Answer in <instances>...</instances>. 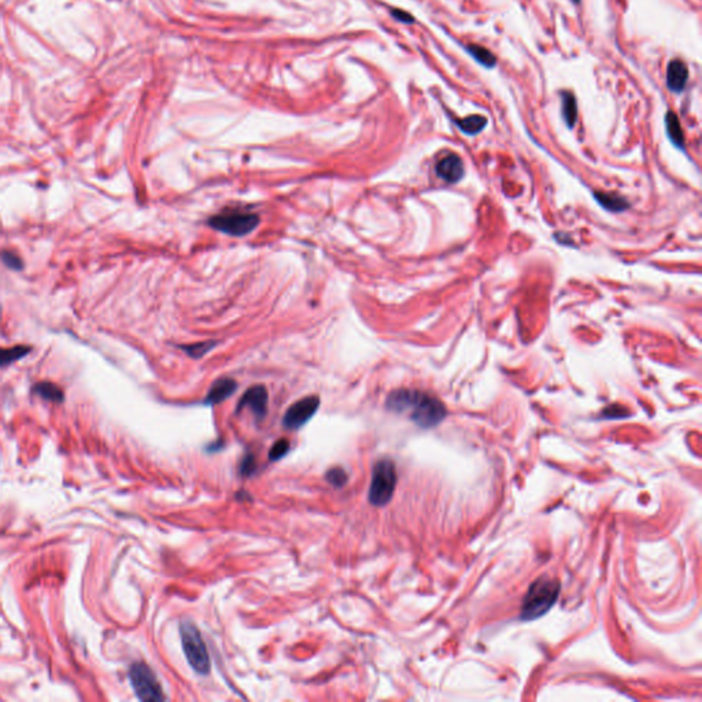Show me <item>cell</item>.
<instances>
[{"mask_svg":"<svg viewBox=\"0 0 702 702\" xmlns=\"http://www.w3.org/2000/svg\"><path fill=\"white\" fill-rule=\"evenodd\" d=\"M214 344H215V342H205V343H198V344L187 346V347H183V349L188 356H191L194 358H201L208 351H210L213 349Z\"/></svg>","mask_w":702,"mask_h":702,"instance_id":"20","label":"cell"},{"mask_svg":"<svg viewBox=\"0 0 702 702\" xmlns=\"http://www.w3.org/2000/svg\"><path fill=\"white\" fill-rule=\"evenodd\" d=\"M255 471H257L255 457L252 454H247L243 458L242 465H241V473H242V476H251Z\"/></svg>","mask_w":702,"mask_h":702,"instance_id":"23","label":"cell"},{"mask_svg":"<svg viewBox=\"0 0 702 702\" xmlns=\"http://www.w3.org/2000/svg\"><path fill=\"white\" fill-rule=\"evenodd\" d=\"M594 198L604 209H607L608 212H613V213H620V212H624L630 208L628 201L619 194L595 192Z\"/></svg>","mask_w":702,"mask_h":702,"instance_id":"12","label":"cell"},{"mask_svg":"<svg viewBox=\"0 0 702 702\" xmlns=\"http://www.w3.org/2000/svg\"><path fill=\"white\" fill-rule=\"evenodd\" d=\"M320 406V398L317 396H310L295 402L284 414L283 426L288 429H298L304 427L306 423L316 414Z\"/></svg>","mask_w":702,"mask_h":702,"instance_id":"7","label":"cell"},{"mask_svg":"<svg viewBox=\"0 0 702 702\" xmlns=\"http://www.w3.org/2000/svg\"><path fill=\"white\" fill-rule=\"evenodd\" d=\"M31 350L29 346H22V344L8 347V349H0V367H7V365L24 358L27 354L31 353Z\"/></svg>","mask_w":702,"mask_h":702,"instance_id":"18","label":"cell"},{"mask_svg":"<svg viewBox=\"0 0 702 702\" xmlns=\"http://www.w3.org/2000/svg\"><path fill=\"white\" fill-rule=\"evenodd\" d=\"M561 584L560 581L550 578L535 580L521 604L520 619L524 621H531L542 617L551 609L560 595Z\"/></svg>","mask_w":702,"mask_h":702,"instance_id":"2","label":"cell"},{"mask_svg":"<svg viewBox=\"0 0 702 702\" xmlns=\"http://www.w3.org/2000/svg\"><path fill=\"white\" fill-rule=\"evenodd\" d=\"M258 224L259 217L257 214L239 209L224 210L209 220V225L212 228L231 236L248 235L258 227Z\"/></svg>","mask_w":702,"mask_h":702,"instance_id":"5","label":"cell"},{"mask_svg":"<svg viewBox=\"0 0 702 702\" xmlns=\"http://www.w3.org/2000/svg\"><path fill=\"white\" fill-rule=\"evenodd\" d=\"M129 679L140 701L158 702L165 700L162 687L158 683L156 676L146 664L135 663L129 670Z\"/></svg>","mask_w":702,"mask_h":702,"instance_id":"6","label":"cell"},{"mask_svg":"<svg viewBox=\"0 0 702 702\" xmlns=\"http://www.w3.org/2000/svg\"><path fill=\"white\" fill-rule=\"evenodd\" d=\"M325 479L327 482L334 486L336 489H342L343 486H346L347 480H349V476L346 473V471L340 466H335V468H331L327 475H325Z\"/></svg>","mask_w":702,"mask_h":702,"instance_id":"19","label":"cell"},{"mask_svg":"<svg viewBox=\"0 0 702 702\" xmlns=\"http://www.w3.org/2000/svg\"><path fill=\"white\" fill-rule=\"evenodd\" d=\"M290 446H291L290 440H287L284 438L278 439L275 445L272 446L271 452H269V459L271 461H277V459L287 456V453L290 452Z\"/></svg>","mask_w":702,"mask_h":702,"instance_id":"21","label":"cell"},{"mask_svg":"<svg viewBox=\"0 0 702 702\" xmlns=\"http://www.w3.org/2000/svg\"><path fill=\"white\" fill-rule=\"evenodd\" d=\"M248 407L258 420H262L268 412V391L264 386H254L248 389L245 396L241 399L236 412H242V409Z\"/></svg>","mask_w":702,"mask_h":702,"instance_id":"8","label":"cell"},{"mask_svg":"<svg viewBox=\"0 0 702 702\" xmlns=\"http://www.w3.org/2000/svg\"><path fill=\"white\" fill-rule=\"evenodd\" d=\"M666 128H667V135L673 143V146L683 150L684 149V135H683V130L680 126V121L673 112H668L666 114Z\"/></svg>","mask_w":702,"mask_h":702,"instance_id":"14","label":"cell"},{"mask_svg":"<svg viewBox=\"0 0 702 702\" xmlns=\"http://www.w3.org/2000/svg\"><path fill=\"white\" fill-rule=\"evenodd\" d=\"M465 51L475 61L478 62L479 65H482L483 67L491 69L497 63V60H495L494 54L490 50H487L486 47H482V46H478V44H468V46H465Z\"/></svg>","mask_w":702,"mask_h":702,"instance_id":"17","label":"cell"},{"mask_svg":"<svg viewBox=\"0 0 702 702\" xmlns=\"http://www.w3.org/2000/svg\"><path fill=\"white\" fill-rule=\"evenodd\" d=\"M393 14H394V17H396V18H398L399 21H402V22H406V24H412V22L414 21L412 15H409L407 13H405V11H400V10H394V13H393Z\"/></svg>","mask_w":702,"mask_h":702,"instance_id":"24","label":"cell"},{"mask_svg":"<svg viewBox=\"0 0 702 702\" xmlns=\"http://www.w3.org/2000/svg\"><path fill=\"white\" fill-rule=\"evenodd\" d=\"M0 257H1V261H3V262L8 266V268H11V269H14V271H20V269H22V266H24V264H22L21 258H20L18 255H15L14 252H11V251H3Z\"/></svg>","mask_w":702,"mask_h":702,"instance_id":"22","label":"cell"},{"mask_svg":"<svg viewBox=\"0 0 702 702\" xmlns=\"http://www.w3.org/2000/svg\"><path fill=\"white\" fill-rule=\"evenodd\" d=\"M183 650L189 666L199 675H209L212 670L210 657L201 631L191 621H183L180 626Z\"/></svg>","mask_w":702,"mask_h":702,"instance_id":"4","label":"cell"},{"mask_svg":"<svg viewBox=\"0 0 702 702\" xmlns=\"http://www.w3.org/2000/svg\"><path fill=\"white\" fill-rule=\"evenodd\" d=\"M238 384L235 380L232 379H220L214 383L208 394V397L205 399L206 403L209 405H217V403H221L224 402L225 399L231 397L235 390H236Z\"/></svg>","mask_w":702,"mask_h":702,"instance_id":"11","label":"cell"},{"mask_svg":"<svg viewBox=\"0 0 702 702\" xmlns=\"http://www.w3.org/2000/svg\"><path fill=\"white\" fill-rule=\"evenodd\" d=\"M458 128L465 133V135H469V136H475L478 133H480L486 125H487V119L483 117V116H479V114H473V116H469L466 119H462V120H456L454 121Z\"/></svg>","mask_w":702,"mask_h":702,"instance_id":"15","label":"cell"},{"mask_svg":"<svg viewBox=\"0 0 702 702\" xmlns=\"http://www.w3.org/2000/svg\"><path fill=\"white\" fill-rule=\"evenodd\" d=\"M397 480L396 464L389 458L377 461L372 472V482L367 495L369 502L374 506L387 505L394 495Z\"/></svg>","mask_w":702,"mask_h":702,"instance_id":"3","label":"cell"},{"mask_svg":"<svg viewBox=\"0 0 702 702\" xmlns=\"http://www.w3.org/2000/svg\"><path fill=\"white\" fill-rule=\"evenodd\" d=\"M436 175L446 183L456 184L464 176V163L457 154H449L436 163Z\"/></svg>","mask_w":702,"mask_h":702,"instance_id":"9","label":"cell"},{"mask_svg":"<svg viewBox=\"0 0 702 702\" xmlns=\"http://www.w3.org/2000/svg\"><path fill=\"white\" fill-rule=\"evenodd\" d=\"M33 393L37 394L39 397L46 399V400H50V402H57V403H61L63 400V391L61 390V387H58L57 384L54 383H50V382H41V383H37L34 387H33Z\"/></svg>","mask_w":702,"mask_h":702,"instance_id":"16","label":"cell"},{"mask_svg":"<svg viewBox=\"0 0 702 702\" xmlns=\"http://www.w3.org/2000/svg\"><path fill=\"white\" fill-rule=\"evenodd\" d=\"M689 81V69L680 60H672L667 67V87L673 93H680Z\"/></svg>","mask_w":702,"mask_h":702,"instance_id":"10","label":"cell"},{"mask_svg":"<svg viewBox=\"0 0 702 702\" xmlns=\"http://www.w3.org/2000/svg\"><path fill=\"white\" fill-rule=\"evenodd\" d=\"M574 1H575V3H579L580 0H574Z\"/></svg>","mask_w":702,"mask_h":702,"instance_id":"25","label":"cell"},{"mask_svg":"<svg viewBox=\"0 0 702 702\" xmlns=\"http://www.w3.org/2000/svg\"><path fill=\"white\" fill-rule=\"evenodd\" d=\"M389 410L406 414L414 424L420 428H433L440 424L447 409L440 399L419 390H396L386 402Z\"/></svg>","mask_w":702,"mask_h":702,"instance_id":"1","label":"cell"},{"mask_svg":"<svg viewBox=\"0 0 702 702\" xmlns=\"http://www.w3.org/2000/svg\"><path fill=\"white\" fill-rule=\"evenodd\" d=\"M562 117L568 128H574L578 120V103L572 92H561Z\"/></svg>","mask_w":702,"mask_h":702,"instance_id":"13","label":"cell"}]
</instances>
